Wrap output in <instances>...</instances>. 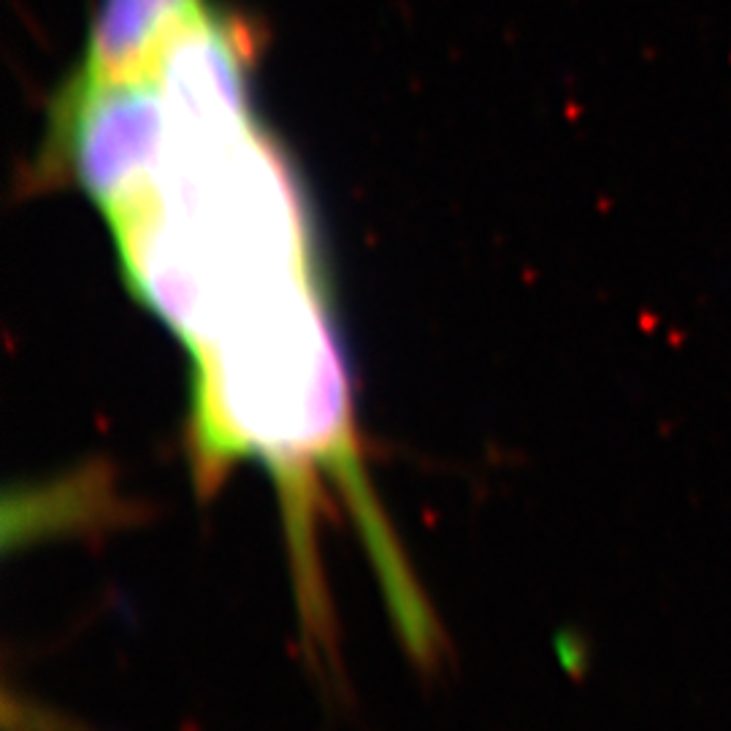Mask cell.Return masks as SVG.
Listing matches in <instances>:
<instances>
[{"instance_id": "obj_1", "label": "cell", "mask_w": 731, "mask_h": 731, "mask_svg": "<svg viewBox=\"0 0 731 731\" xmlns=\"http://www.w3.org/2000/svg\"><path fill=\"white\" fill-rule=\"evenodd\" d=\"M109 225L130 293L185 350L239 306L320 271L301 185L260 125L174 136L158 185Z\"/></svg>"}, {"instance_id": "obj_2", "label": "cell", "mask_w": 731, "mask_h": 731, "mask_svg": "<svg viewBox=\"0 0 731 731\" xmlns=\"http://www.w3.org/2000/svg\"><path fill=\"white\" fill-rule=\"evenodd\" d=\"M174 136V117L152 74L112 82L71 76L52 103L38 176L76 185L112 223L158 185Z\"/></svg>"}, {"instance_id": "obj_3", "label": "cell", "mask_w": 731, "mask_h": 731, "mask_svg": "<svg viewBox=\"0 0 731 731\" xmlns=\"http://www.w3.org/2000/svg\"><path fill=\"white\" fill-rule=\"evenodd\" d=\"M252 57L250 30L209 6L168 38L149 74L166 95L179 136H225L255 125Z\"/></svg>"}, {"instance_id": "obj_4", "label": "cell", "mask_w": 731, "mask_h": 731, "mask_svg": "<svg viewBox=\"0 0 731 731\" xmlns=\"http://www.w3.org/2000/svg\"><path fill=\"white\" fill-rule=\"evenodd\" d=\"M204 9V0H101L71 76L112 82L149 74L168 38Z\"/></svg>"}]
</instances>
